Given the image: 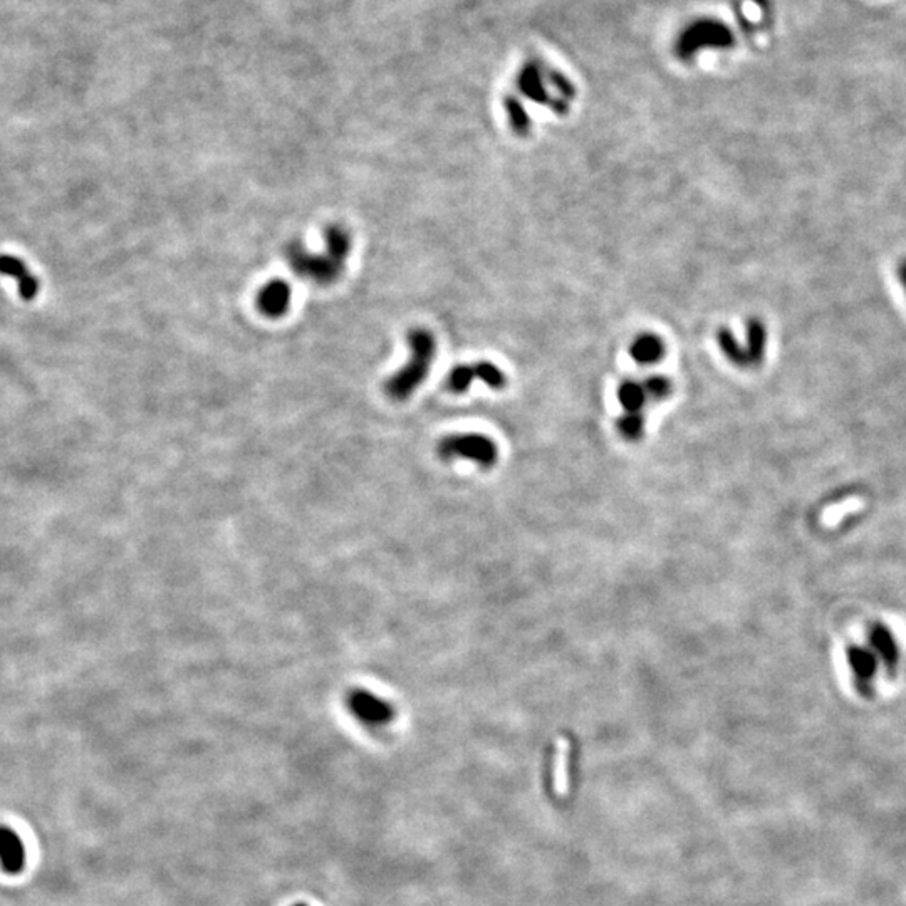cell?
<instances>
[{
  "label": "cell",
  "mask_w": 906,
  "mask_h": 906,
  "mask_svg": "<svg viewBox=\"0 0 906 906\" xmlns=\"http://www.w3.org/2000/svg\"><path fill=\"white\" fill-rule=\"evenodd\" d=\"M475 378L488 386L490 390H504L507 384L506 373L492 361H479L473 365Z\"/></svg>",
  "instance_id": "18"
},
{
  "label": "cell",
  "mask_w": 906,
  "mask_h": 906,
  "mask_svg": "<svg viewBox=\"0 0 906 906\" xmlns=\"http://www.w3.org/2000/svg\"><path fill=\"white\" fill-rule=\"evenodd\" d=\"M438 453L444 459L472 460L482 467H492L497 460V445L492 438L480 434H460L445 436L438 444Z\"/></svg>",
  "instance_id": "3"
},
{
  "label": "cell",
  "mask_w": 906,
  "mask_h": 906,
  "mask_svg": "<svg viewBox=\"0 0 906 906\" xmlns=\"http://www.w3.org/2000/svg\"><path fill=\"white\" fill-rule=\"evenodd\" d=\"M717 345L720 347V351L724 353V356L727 357L732 365H735L737 368H751L743 345L737 341L735 334L730 331L728 328H720L717 331Z\"/></svg>",
  "instance_id": "15"
},
{
  "label": "cell",
  "mask_w": 906,
  "mask_h": 906,
  "mask_svg": "<svg viewBox=\"0 0 906 906\" xmlns=\"http://www.w3.org/2000/svg\"><path fill=\"white\" fill-rule=\"evenodd\" d=\"M868 639L871 650L880 658L881 664H884L886 673L894 677L900 662V650L893 633L883 623H875L869 626Z\"/></svg>",
  "instance_id": "10"
},
{
  "label": "cell",
  "mask_w": 906,
  "mask_h": 906,
  "mask_svg": "<svg viewBox=\"0 0 906 906\" xmlns=\"http://www.w3.org/2000/svg\"><path fill=\"white\" fill-rule=\"evenodd\" d=\"M324 254H312L301 242L287 245V264L299 277L318 284H332L341 277L351 252V235L343 225L332 224L324 230Z\"/></svg>",
  "instance_id": "1"
},
{
  "label": "cell",
  "mask_w": 906,
  "mask_h": 906,
  "mask_svg": "<svg viewBox=\"0 0 906 906\" xmlns=\"http://www.w3.org/2000/svg\"><path fill=\"white\" fill-rule=\"evenodd\" d=\"M618 432L621 434L623 438L629 440V442H637L641 436H643V432H645V417L643 413L638 411V413H625L618 423Z\"/></svg>",
  "instance_id": "20"
},
{
  "label": "cell",
  "mask_w": 906,
  "mask_h": 906,
  "mask_svg": "<svg viewBox=\"0 0 906 906\" xmlns=\"http://www.w3.org/2000/svg\"><path fill=\"white\" fill-rule=\"evenodd\" d=\"M898 277H900V282H902L906 294V260H903V264L898 268Z\"/></svg>",
  "instance_id": "22"
},
{
  "label": "cell",
  "mask_w": 906,
  "mask_h": 906,
  "mask_svg": "<svg viewBox=\"0 0 906 906\" xmlns=\"http://www.w3.org/2000/svg\"><path fill=\"white\" fill-rule=\"evenodd\" d=\"M666 353L664 339L655 332H641L629 346V356L643 366L660 363Z\"/></svg>",
  "instance_id": "11"
},
{
  "label": "cell",
  "mask_w": 906,
  "mask_h": 906,
  "mask_svg": "<svg viewBox=\"0 0 906 906\" xmlns=\"http://www.w3.org/2000/svg\"><path fill=\"white\" fill-rule=\"evenodd\" d=\"M346 707L357 722L366 727H383L395 718V708L391 703L365 689L349 690Z\"/></svg>",
  "instance_id": "5"
},
{
  "label": "cell",
  "mask_w": 906,
  "mask_h": 906,
  "mask_svg": "<svg viewBox=\"0 0 906 906\" xmlns=\"http://www.w3.org/2000/svg\"><path fill=\"white\" fill-rule=\"evenodd\" d=\"M517 88L525 98L532 100L537 104L550 106V110L558 115H566L569 110V102L562 101L558 96L550 94V88L554 90V86L550 83V71H544V67L537 63H529L519 73Z\"/></svg>",
  "instance_id": "4"
},
{
  "label": "cell",
  "mask_w": 906,
  "mask_h": 906,
  "mask_svg": "<svg viewBox=\"0 0 906 906\" xmlns=\"http://www.w3.org/2000/svg\"><path fill=\"white\" fill-rule=\"evenodd\" d=\"M618 401L626 413H638L648 401V395L641 382L625 380L618 388Z\"/></svg>",
  "instance_id": "16"
},
{
  "label": "cell",
  "mask_w": 906,
  "mask_h": 906,
  "mask_svg": "<svg viewBox=\"0 0 906 906\" xmlns=\"http://www.w3.org/2000/svg\"><path fill=\"white\" fill-rule=\"evenodd\" d=\"M0 274L11 276L19 284V294L31 301L39 293V282L29 270L22 260L13 256H0Z\"/></svg>",
  "instance_id": "12"
},
{
  "label": "cell",
  "mask_w": 906,
  "mask_h": 906,
  "mask_svg": "<svg viewBox=\"0 0 906 906\" xmlns=\"http://www.w3.org/2000/svg\"><path fill=\"white\" fill-rule=\"evenodd\" d=\"M645 391L651 401H664L668 396L673 393V382L664 376V374H655L643 382Z\"/></svg>",
  "instance_id": "21"
},
{
  "label": "cell",
  "mask_w": 906,
  "mask_h": 906,
  "mask_svg": "<svg viewBox=\"0 0 906 906\" xmlns=\"http://www.w3.org/2000/svg\"><path fill=\"white\" fill-rule=\"evenodd\" d=\"M766 324H764V322L761 320H755V318L747 321V326H745V345H743V349H745V355H747V359H749L751 368H753V366H759V365L764 361V356H766Z\"/></svg>",
  "instance_id": "13"
},
{
  "label": "cell",
  "mask_w": 906,
  "mask_h": 906,
  "mask_svg": "<svg viewBox=\"0 0 906 906\" xmlns=\"http://www.w3.org/2000/svg\"><path fill=\"white\" fill-rule=\"evenodd\" d=\"M732 36L728 32L727 27L715 21H702L693 26H690L677 44V52L682 59H689L693 54L707 49L708 46L714 48H727L732 44Z\"/></svg>",
  "instance_id": "6"
},
{
  "label": "cell",
  "mask_w": 906,
  "mask_h": 906,
  "mask_svg": "<svg viewBox=\"0 0 906 906\" xmlns=\"http://www.w3.org/2000/svg\"><path fill=\"white\" fill-rule=\"evenodd\" d=\"M409 359L384 383V391L395 401H407L430 374L436 355L434 332L425 328H413L407 336Z\"/></svg>",
  "instance_id": "2"
},
{
  "label": "cell",
  "mask_w": 906,
  "mask_h": 906,
  "mask_svg": "<svg viewBox=\"0 0 906 906\" xmlns=\"http://www.w3.org/2000/svg\"><path fill=\"white\" fill-rule=\"evenodd\" d=\"M846 656H848V664H849L853 677H855L856 690L859 691L861 697L871 699L875 693L873 680L878 672V656L873 653V650L865 648V647H858V645L848 647Z\"/></svg>",
  "instance_id": "7"
},
{
  "label": "cell",
  "mask_w": 906,
  "mask_h": 906,
  "mask_svg": "<svg viewBox=\"0 0 906 906\" xmlns=\"http://www.w3.org/2000/svg\"><path fill=\"white\" fill-rule=\"evenodd\" d=\"M294 906H307V905H304V903H297V905H294Z\"/></svg>",
  "instance_id": "23"
},
{
  "label": "cell",
  "mask_w": 906,
  "mask_h": 906,
  "mask_svg": "<svg viewBox=\"0 0 906 906\" xmlns=\"http://www.w3.org/2000/svg\"><path fill=\"white\" fill-rule=\"evenodd\" d=\"M293 301V287L282 279L268 281L257 293V309L268 318H282Z\"/></svg>",
  "instance_id": "8"
},
{
  "label": "cell",
  "mask_w": 906,
  "mask_h": 906,
  "mask_svg": "<svg viewBox=\"0 0 906 906\" xmlns=\"http://www.w3.org/2000/svg\"><path fill=\"white\" fill-rule=\"evenodd\" d=\"M569 759H571V745L566 739H559L556 745L554 770H552L554 792L558 796H566L569 787Z\"/></svg>",
  "instance_id": "14"
},
{
  "label": "cell",
  "mask_w": 906,
  "mask_h": 906,
  "mask_svg": "<svg viewBox=\"0 0 906 906\" xmlns=\"http://www.w3.org/2000/svg\"><path fill=\"white\" fill-rule=\"evenodd\" d=\"M504 106H506V111H507V118H509L512 131L515 135H519V136H527L531 133L532 121H531V118L527 115L523 102L519 101L517 98L507 96L506 101H504Z\"/></svg>",
  "instance_id": "17"
},
{
  "label": "cell",
  "mask_w": 906,
  "mask_h": 906,
  "mask_svg": "<svg viewBox=\"0 0 906 906\" xmlns=\"http://www.w3.org/2000/svg\"><path fill=\"white\" fill-rule=\"evenodd\" d=\"M473 380H475L473 365H457L453 370L448 373L447 388L452 393L462 395V393L469 391Z\"/></svg>",
  "instance_id": "19"
},
{
  "label": "cell",
  "mask_w": 906,
  "mask_h": 906,
  "mask_svg": "<svg viewBox=\"0 0 906 906\" xmlns=\"http://www.w3.org/2000/svg\"><path fill=\"white\" fill-rule=\"evenodd\" d=\"M26 844L9 826L0 824V869L5 875H21L26 868Z\"/></svg>",
  "instance_id": "9"
}]
</instances>
